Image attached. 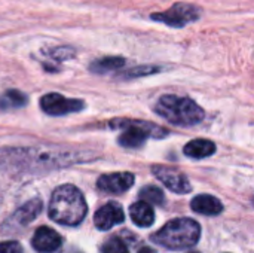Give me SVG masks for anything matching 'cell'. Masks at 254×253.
I'll return each instance as SVG.
<instances>
[{
    "instance_id": "obj_1",
    "label": "cell",
    "mask_w": 254,
    "mask_h": 253,
    "mask_svg": "<svg viewBox=\"0 0 254 253\" xmlns=\"http://www.w3.org/2000/svg\"><path fill=\"white\" fill-rule=\"evenodd\" d=\"M94 151L60 146L0 148V170L12 174H39L97 160Z\"/></svg>"
},
{
    "instance_id": "obj_2",
    "label": "cell",
    "mask_w": 254,
    "mask_h": 253,
    "mask_svg": "<svg viewBox=\"0 0 254 253\" xmlns=\"http://www.w3.org/2000/svg\"><path fill=\"white\" fill-rule=\"evenodd\" d=\"M86 212L88 206L85 197L74 185H61L52 192L49 218L57 224L76 227L85 219Z\"/></svg>"
},
{
    "instance_id": "obj_3",
    "label": "cell",
    "mask_w": 254,
    "mask_h": 253,
    "mask_svg": "<svg viewBox=\"0 0 254 253\" xmlns=\"http://www.w3.org/2000/svg\"><path fill=\"white\" fill-rule=\"evenodd\" d=\"M155 113L177 127H192L204 121V109L189 97L162 95L155 104Z\"/></svg>"
},
{
    "instance_id": "obj_4",
    "label": "cell",
    "mask_w": 254,
    "mask_h": 253,
    "mask_svg": "<svg viewBox=\"0 0 254 253\" xmlns=\"http://www.w3.org/2000/svg\"><path fill=\"white\" fill-rule=\"evenodd\" d=\"M109 127L112 130L122 131L118 137V143L129 149L141 148L147 139H165L170 136L168 128L162 125H156L153 122L141 121V119L116 118L109 122Z\"/></svg>"
},
{
    "instance_id": "obj_5",
    "label": "cell",
    "mask_w": 254,
    "mask_h": 253,
    "mask_svg": "<svg viewBox=\"0 0 254 253\" xmlns=\"http://www.w3.org/2000/svg\"><path fill=\"white\" fill-rule=\"evenodd\" d=\"M201 236V227L190 218H179L165 224L152 240L167 249L182 251L195 246Z\"/></svg>"
},
{
    "instance_id": "obj_6",
    "label": "cell",
    "mask_w": 254,
    "mask_h": 253,
    "mask_svg": "<svg viewBox=\"0 0 254 253\" xmlns=\"http://www.w3.org/2000/svg\"><path fill=\"white\" fill-rule=\"evenodd\" d=\"M202 15V9L192 3H174L170 9L164 12H153L150 18L156 22H162L168 27L183 28L188 24L198 21Z\"/></svg>"
},
{
    "instance_id": "obj_7",
    "label": "cell",
    "mask_w": 254,
    "mask_h": 253,
    "mask_svg": "<svg viewBox=\"0 0 254 253\" xmlns=\"http://www.w3.org/2000/svg\"><path fill=\"white\" fill-rule=\"evenodd\" d=\"M40 109L51 116H64L85 109V101L79 98H68L58 92H48L39 101Z\"/></svg>"
},
{
    "instance_id": "obj_8",
    "label": "cell",
    "mask_w": 254,
    "mask_h": 253,
    "mask_svg": "<svg viewBox=\"0 0 254 253\" xmlns=\"http://www.w3.org/2000/svg\"><path fill=\"white\" fill-rule=\"evenodd\" d=\"M152 173L159 182H162L170 191L176 194H189L192 191V185L188 176L177 169L167 166H153Z\"/></svg>"
},
{
    "instance_id": "obj_9",
    "label": "cell",
    "mask_w": 254,
    "mask_h": 253,
    "mask_svg": "<svg viewBox=\"0 0 254 253\" xmlns=\"http://www.w3.org/2000/svg\"><path fill=\"white\" fill-rule=\"evenodd\" d=\"M134 174L124 171V173H109L103 174L97 180V186L100 191L107 194H122L128 191L134 185Z\"/></svg>"
},
{
    "instance_id": "obj_10",
    "label": "cell",
    "mask_w": 254,
    "mask_h": 253,
    "mask_svg": "<svg viewBox=\"0 0 254 253\" xmlns=\"http://www.w3.org/2000/svg\"><path fill=\"white\" fill-rule=\"evenodd\" d=\"M125 221V213H124V209L121 207V204L118 203H107L104 206H101L97 212H95V216H94V222H95V227L101 231H107V230H112L113 227L122 224Z\"/></svg>"
},
{
    "instance_id": "obj_11",
    "label": "cell",
    "mask_w": 254,
    "mask_h": 253,
    "mask_svg": "<svg viewBox=\"0 0 254 253\" xmlns=\"http://www.w3.org/2000/svg\"><path fill=\"white\" fill-rule=\"evenodd\" d=\"M31 245L34 248V251H37V252L52 253L61 248L63 239L52 228H49V227H40L34 233V236L31 239Z\"/></svg>"
},
{
    "instance_id": "obj_12",
    "label": "cell",
    "mask_w": 254,
    "mask_h": 253,
    "mask_svg": "<svg viewBox=\"0 0 254 253\" xmlns=\"http://www.w3.org/2000/svg\"><path fill=\"white\" fill-rule=\"evenodd\" d=\"M190 207L193 212L201 213V215H207V216H216V215H220L223 212V204L220 203V200L213 197V195H208V194L196 195L192 200Z\"/></svg>"
},
{
    "instance_id": "obj_13",
    "label": "cell",
    "mask_w": 254,
    "mask_h": 253,
    "mask_svg": "<svg viewBox=\"0 0 254 253\" xmlns=\"http://www.w3.org/2000/svg\"><path fill=\"white\" fill-rule=\"evenodd\" d=\"M217 151V146L213 140H207V139H195L190 140L185 148L183 152L186 157L193 158V160H204L208 158L211 155H214Z\"/></svg>"
},
{
    "instance_id": "obj_14",
    "label": "cell",
    "mask_w": 254,
    "mask_h": 253,
    "mask_svg": "<svg viewBox=\"0 0 254 253\" xmlns=\"http://www.w3.org/2000/svg\"><path fill=\"white\" fill-rule=\"evenodd\" d=\"M42 207H43L42 200H39V198L30 200L28 203H25L24 206H21L12 215V218L9 219V222H15L16 225H27V224H30L31 221H34L40 215Z\"/></svg>"
},
{
    "instance_id": "obj_15",
    "label": "cell",
    "mask_w": 254,
    "mask_h": 253,
    "mask_svg": "<svg viewBox=\"0 0 254 253\" xmlns=\"http://www.w3.org/2000/svg\"><path fill=\"white\" fill-rule=\"evenodd\" d=\"M129 216L137 227L147 228L155 222V212L146 201H137L129 207Z\"/></svg>"
},
{
    "instance_id": "obj_16",
    "label": "cell",
    "mask_w": 254,
    "mask_h": 253,
    "mask_svg": "<svg viewBox=\"0 0 254 253\" xmlns=\"http://www.w3.org/2000/svg\"><path fill=\"white\" fill-rule=\"evenodd\" d=\"M28 103V95L19 89H7L0 95V110L22 109Z\"/></svg>"
},
{
    "instance_id": "obj_17",
    "label": "cell",
    "mask_w": 254,
    "mask_h": 253,
    "mask_svg": "<svg viewBox=\"0 0 254 253\" xmlns=\"http://www.w3.org/2000/svg\"><path fill=\"white\" fill-rule=\"evenodd\" d=\"M127 60L124 57H103L97 58L89 64V70L97 75H106L110 72H116L124 67Z\"/></svg>"
},
{
    "instance_id": "obj_18",
    "label": "cell",
    "mask_w": 254,
    "mask_h": 253,
    "mask_svg": "<svg viewBox=\"0 0 254 253\" xmlns=\"http://www.w3.org/2000/svg\"><path fill=\"white\" fill-rule=\"evenodd\" d=\"M161 72V67L159 66H137V67H132L129 70H127L125 73L121 75L122 79H137V78H143V76H150V75H156Z\"/></svg>"
},
{
    "instance_id": "obj_19",
    "label": "cell",
    "mask_w": 254,
    "mask_h": 253,
    "mask_svg": "<svg viewBox=\"0 0 254 253\" xmlns=\"http://www.w3.org/2000/svg\"><path fill=\"white\" fill-rule=\"evenodd\" d=\"M140 198H141L143 201L149 203V204H156V206L164 204V201H165L164 192H162L158 186H153V185L144 186V188L140 191Z\"/></svg>"
},
{
    "instance_id": "obj_20",
    "label": "cell",
    "mask_w": 254,
    "mask_h": 253,
    "mask_svg": "<svg viewBox=\"0 0 254 253\" xmlns=\"http://www.w3.org/2000/svg\"><path fill=\"white\" fill-rule=\"evenodd\" d=\"M51 58H54L57 63H61V61H65V60H70L76 55L74 49L70 48V46H57V48H52V51L48 52Z\"/></svg>"
},
{
    "instance_id": "obj_21",
    "label": "cell",
    "mask_w": 254,
    "mask_h": 253,
    "mask_svg": "<svg viewBox=\"0 0 254 253\" xmlns=\"http://www.w3.org/2000/svg\"><path fill=\"white\" fill-rule=\"evenodd\" d=\"M103 253H129L125 243L119 237H112L103 246Z\"/></svg>"
},
{
    "instance_id": "obj_22",
    "label": "cell",
    "mask_w": 254,
    "mask_h": 253,
    "mask_svg": "<svg viewBox=\"0 0 254 253\" xmlns=\"http://www.w3.org/2000/svg\"><path fill=\"white\" fill-rule=\"evenodd\" d=\"M0 253H22V248L16 242H3L0 243Z\"/></svg>"
},
{
    "instance_id": "obj_23",
    "label": "cell",
    "mask_w": 254,
    "mask_h": 253,
    "mask_svg": "<svg viewBox=\"0 0 254 253\" xmlns=\"http://www.w3.org/2000/svg\"><path fill=\"white\" fill-rule=\"evenodd\" d=\"M138 253H156V252H155L152 248H143V249H141Z\"/></svg>"
}]
</instances>
